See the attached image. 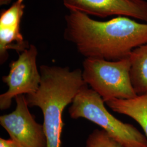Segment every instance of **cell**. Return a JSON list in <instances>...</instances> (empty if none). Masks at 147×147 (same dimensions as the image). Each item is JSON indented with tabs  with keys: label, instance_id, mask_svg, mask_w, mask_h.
I'll return each instance as SVG.
<instances>
[{
	"label": "cell",
	"instance_id": "obj_1",
	"mask_svg": "<svg viewBox=\"0 0 147 147\" xmlns=\"http://www.w3.org/2000/svg\"><path fill=\"white\" fill-rule=\"evenodd\" d=\"M65 19V39L75 45L86 58L118 61L147 44V23L127 16L100 21L81 12L70 11Z\"/></svg>",
	"mask_w": 147,
	"mask_h": 147
},
{
	"label": "cell",
	"instance_id": "obj_2",
	"mask_svg": "<svg viewBox=\"0 0 147 147\" xmlns=\"http://www.w3.org/2000/svg\"><path fill=\"white\" fill-rule=\"evenodd\" d=\"M39 71V87L35 93L26 95L27 102L29 107H38L42 111L47 147H61L63 111L88 84L79 69L71 71L68 67L42 65Z\"/></svg>",
	"mask_w": 147,
	"mask_h": 147
},
{
	"label": "cell",
	"instance_id": "obj_3",
	"mask_svg": "<svg viewBox=\"0 0 147 147\" xmlns=\"http://www.w3.org/2000/svg\"><path fill=\"white\" fill-rule=\"evenodd\" d=\"M104 101L88 85L76 95L69 108L71 118H84L102 128L124 147H147V138L131 124L113 116L105 107Z\"/></svg>",
	"mask_w": 147,
	"mask_h": 147
},
{
	"label": "cell",
	"instance_id": "obj_4",
	"mask_svg": "<svg viewBox=\"0 0 147 147\" xmlns=\"http://www.w3.org/2000/svg\"><path fill=\"white\" fill-rule=\"evenodd\" d=\"M130 66L129 57L115 61L86 58L82 77L105 102L112 99H131L137 94L130 79Z\"/></svg>",
	"mask_w": 147,
	"mask_h": 147
},
{
	"label": "cell",
	"instance_id": "obj_5",
	"mask_svg": "<svg viewBox=\"0 0 147 147\" xmlns=\"http://www.w3.org/2000/svg\"><path fill=\"white\" fill-rule=\"evenodd\" d=\"M38 50L34 45L20 53L17 60L9 64V73L2 78L8 87V90L0 95V109L10 107L12 100L18 95L31 94L39 88L41 75L37 68Z\"/></svg>",
	"mask_w": 147,
	"mask_h": 147
},
{
	"label": "cell",
	"instance_id": "obj_6",
	"mask_svg": "<svg viewBox=\"0 0 147 147\" xmlns=\"http://www.w3.org/2000/svg\"><path fill=\"white\" fill-rule=\"evenodd\" d=\"M15 110L0 117V124L20 147H47L43 125L36 122L28 109L26 96L16 97Z\"/></svg>",
	"mask_w": 147,
	"mask_h": 147
},
{
	"label": "cell",
	"instance_id": "obj_7",
	"mask_svg": "<svg viewBox=\"0 0 147 147\" xmlns=\"http://www.w3.org/2000/svg\"><path fill=\"white\" fill-rule=\"evenodd\" d=\"M70 11L106 18L127 16L147 23V1L145 0H62Z\"/></svg>",
	"mask_w": 147,
	"mask_h": 147
},
{
	"label": "cell",
	"instance_id": "obj_8",
	"mask_svg": "<svg viewBox=\"0 0 147 147\" xmlns=\"http://www.w3.org/2000/svg\"><path fill=\"white\" fill-rule=\"evenodd\" d=\"M105 104L113 111L136 121L141 126L147 138V94L128 99H112Z\"/></svg>",
	"mask_w": 147,
	"mask_h": 147
},
{
	"label": "cell",
	"instance_id": "obj_9",
	"mask_svg": "<svg viewBox=\"0 0 147 147\" xmlns=\"http://www.w3.org/2000/svg\"><path fill=\"white\" fill-rule=\"evenodd\" d=\"M129 58L133 88L137 95L147 94V44L135 49Z\"/></svg>",
	"mask_w": 147,
	"mask_h": 147
},
{
	"label": "cell",
	"instance_id": "obj_10",
	"mask_svg": "<svg viewBox=\"0 0 147 147\" xmlns=\"http://www.w3.org/2000/svg\"><path fill=\"white\" fill-rule=\"evenodd\" d=\"M20 32V26L0 27V62L5 63L8 58V50L20 53L30 47Z\"/></svg>",
	"mask_w": 147,
	"mask_h": 147
},
{
	"label": "cell",
	"instance_id": "obj_11",
	"mask_svg": "<svg viewBox=\"0 0 147 147\" xmlns=\"http://www.w3.org/2000/svg\"><path fill=\"white\" fill-rule=\"evenodd\" d=\"M25 8L24 0H16L9 9L1 12L0 27L20 26Z\"/></svg>",
	"mask_w": 147,
	"mask_h": 147
},
{
	"label": "cell",
	"instance_id": "obj_12",
	"mask_svg": "<svg viewBox=\"0 0 147 147\" xmlns=\"http://www.w3.org/2000/svg\"><path fill=\"white\" fill-rule=\"evenodd\" d=\"M86 147H124L104 130L95 129L86 141Z\"/></svg>",
	"mask_w": 147,
	"mask_h": 147
},
{
	"label": "cell",
	"instance_id": "obj_13",
	"mask_svg": "<svg viewBox=\"0 0 147 147\" xmlns=\"http://www.w3.org/2000/svg\"><path fill=\"white\" fill-rule=\"evenodd\" d=\"M0 147H20L11 139L5 140L0 138Z\"/></svg>",
	"mask_w": 147,
	"mask_h": 147
},
{
	"label": "cell",
	"instance_id": "obj_14",
	"mask_svg": "<svg viewBox=\"0 0 147 147\" xmlns=\"http://www.w3.org/2000/svg\"><path fill=\"white\" fill-rule=\"evenodd\" d=\"M11 0H0V5H9L11 3Z\"/></svg>",
	"mask_w": 147,
	"mask_h": 147
}]
</instances>
